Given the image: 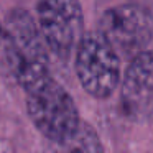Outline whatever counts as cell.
<instances>
[{"label": "cell", "instance_id": "1", "mask_svg": "<svg viewBox=\"0 0 153 153\" xmlns=\"http://www.w3.org/2000/svg\"><path fill=\"white\" fill-rule=\"evenodd\" d=\"M5 59L17 82L28 91L50 76L48 45L40 27L23 10L10 12L2 28Z\"/></svg>", "mask_w": 153, "mask_h": 153}, {"label": "cell", "instance_id": "2", "mask_svg": "<svg viewBox=\"0 0 153 153\" xmlns=\"http://www.w3.org/2000/svg\"><path fill=\"white\" fill-rule=\"evenodd\" d=\"M25 92L28 114L48 140L64 138L79 125V114L73 97L51 76Z\"/></svg>", "mask_w": 153, "mask_h": 153}, {"label": "cell", "instance_id": "3", "mask_svg": "<svg viewBox=\"0 0 153 153\" xmlns=\"http://www.w3.org/2000/svg\"><path fill=\"white\" fill-rule=\"evenodd\" d=\"M76 73L91 96L109 97L120 82V56L99 33L87 35L77 46Z\"/></svg>", "mask_w": 153, "mask_h": 153}, {"label": "cell", "instance_id": "4", "mask_svg": "<svg viewBox=\"0 0 153 153\" xmlns=\"http://www.w3.org/2000/svg\"><path fill=\"white\" fill-rule=\"evenodd\" d=\"M99 35L120 58L130 61L145 51L152 40V18L137 5H117L104 12L99 23Z\"/></svg>", "mask_w": 153, "mask_h": 153}, {"label": "cell", "instance_id": "5", "mask_svg": "<svg viewBox=\"0 0 153 153\" xmlns=\"http://www.w3.org/2000/svg\"><path fill=\"white\" fill-rule=\"evenodd\" d=\"M38 27L48 48L69 56L82 40V8L79 0H38Z\"/></svg>", "mask_w": 153, "mask_h": 153}, {"label": "cell", "instance_id": "6", "mask_svg": "<svg viewBox=\"0 0 153 153\" xmlns=\"http://www.w3.org/2000/svg\"><path fill=\"white\" fill-rule=\"evenodd\" d=\"M122 109L128 119H153V50H145L128 61L122 81Z\"/></svg>", "mask_w": 153, "mask_h": 153}, {"label": "cell", "instance_id": "7", "mask_svg": "<svg viewBox=\"0 0 153 153\" xmlns=\"http://www.w3.org/2000/svg\"><path fill=\"white\" fill-rule=\"evenodd\" d=\"M46 153H104V148L92 127L86 122H79L68 137L50 140Z\"/></svg>", "mask_w": 153, "mask_h": 153}, {"label": "cell", "instance_id": "8", "mask_svg": "<svg viewBox=\"0 0 153 153\" xmlns=\"http://www.w3.org/2000/svg\"><path fill=\"white\" fill-rule=\"evenodd\" d=\"M0 43H2V25H0Z\"/></svg>", "mask_w": 153, "mask_h": 153}]
</instances>
